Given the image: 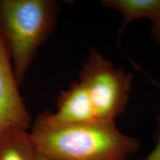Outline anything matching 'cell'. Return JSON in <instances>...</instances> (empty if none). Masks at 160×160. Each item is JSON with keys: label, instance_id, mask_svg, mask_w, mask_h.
Masks as SVG:
<instances>
[{"label": "cell", "instance_id": "8992f818", "mask_svg": "<svg viewBox=\"0 0 160 160\" xmlns=\"http://www.w3.org/2000/svg\"><path fill=\"white\" fill-rule=\"evenodd\" d=\"M38 155L27 129L11 128L0 133V160H37Z\"/></svg>", "mask_w": 160, "mask_h": 160}, {"label": "cell", "instance_id": "ba28073f", "mask_svg": "<svg viewBox=\"0 0 160 160\" xmlns=\"http://www.w3.org/2000/svg\"><path fill=\"white\" fill-rule=\"evenodd\" d=\"M151 34L156 42L160 43V13L152 21Z\"/></svg>", "mask_w": 160, "mask_h": 160}, {"label": "cell", "instance_id": "52a82bcc", "mask_svg": "<svg viewBox=\"0 0 160 160\" xmlns=\"http://www.w3.org/2000/svg\"><path fill=\"white\" fill-rule=\"evenodd\" d=\"M102 4L119 12L125 25L142 18L153 21L160 13V0H105Z\"/></svg>", "mask_w": 160, "mask_h": 160}, {"label": "cell", "instance_id": "5b68a950", "mask_svg": "<svg viewBox=\"0 0 160 160\" xmlns=\"http://www.w3.org/2000/svg\"><path fill=\"white\" fill-rule=\"evenodd\" d=\"M55 121L64 124H81L98 122L88 94L79 81L62 91L57 99V111L51 112Z\"/></svg>", "mask_w": 160, "mask_h": 160}, {"label": "cell", "instance_id": "9c48e42d", "mask_svg": "<svg viewBox=\"0 0 160 160\" xmlns=\"http://www.w3.org/2000/svg\"><path fill=\"white\" fill-rule=\"evenodd\" d=\"M145 160H160V139L151 153Z\"/></svg>", "mask_w": 160, "mask_h": 160}, {"label": "cell", "instance_id": "7a4b0ae2", "mask_svg": "<svg viewBox=\"0 0 160 160\" xmlns=\"http://www.w3.org/2000/svg\"><path fill=\"white\" fill-rule=\"evenodd\" d=\"M58 11L52 0H0V34L19 85L53 31Z\"/></svg>", "mask_w": 160, "mask_h": 160}, {"label": "cell", "instance_id": "30bf717a", "mask_svg": "<svg viewBox=\"0 0 160 160\" xmlns=\"http://www.w3.org/2000/svg\"><path fill=\"white\" fill-rule=\"evenodd\" d=\"M37 160H52V159H48V158L44 157V156H42V155L39 154V155H38V157H37Z\"/></svg>", "mask_w": 160, "mask_h": 160}, {"label": "cell", "instance_id": "277c9868", "mask_svg": "<svg viewBox=\"0 0 160 160\" xmlns=\"http://www.w3.org/2000/svg\"><path fill=\"white\" fill-rule=\"evenodd\" d=\"M19 86L8 51L0 34V133L11 128L28 130L31 123Z\"/></svg>", "mask_w": 160, "mask_h": 160}, {"label": "cell", "instance_id": "3957f363", "mask_svg": "<svg viewBox=\"0 0 160 160\" xmlns=\"http://www.w3.org/2000/svg\"><path fill=\"white\" fill-rule=\"evenodd\" d=\"M98 122H112L125 110L132 74L116 68L97 51H91L79 77Z\"/></svg>", "mask_w": 160, "mask_h": 160}, {"label": "cell", "instance_id": "6da1fadb", "mask_svg": "<svg viewBox=\"0 0 160 160\" xmlns=\"http://www.w3.org/2000/svg\"><path fill=\"white\" fill-rule=\"evenodd\" d=\"M30 133L38 153L52 160H126L139 147L114 122L60 123L49 111L38 116Z\"/></svg>", "mask_w": 160, "mask_h": 160}]
</instances>
